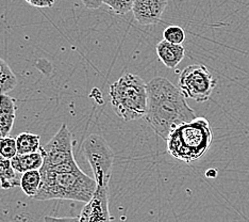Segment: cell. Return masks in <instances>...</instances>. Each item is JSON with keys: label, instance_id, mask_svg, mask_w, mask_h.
<instances>
[{"label": "cell", "instance_id": "cell-1", "mask_svg": "<svg viewBox=\"0 0 249 222\" xmlns=\"http://www.w3.org/2000/svg\"><path fill=\"white\" fill-rule=\"evenodd\" d=\"M144 118L158 136L167 140L177 126L197 117L179 88L166 78L156 77L147 83V110Z\"/></svg>", "mask_w": 249, "mask_h": 222}, {"label": "cell", "instance_id": "cell-2", "mask_svg": "<svg viewBox=\"0 0 249 222\" xmlns=\"http://www.w3.org/2000/svg\"><path fill=\"white\" fill-rule=\"evenodd\" d=\"M41 187L33 199L38 201L71 200L88 203L97 189L95 179L79 168L64 172L41 171Z\"/></svg>", "mask_w": 249, "mask_h": 222}, {"label": "cell", "instance_id": "cell-3", "mask_svg": "<svg viewBox=\"0 0 249 222\" xmlns=\"http://www.w3.org/2000/svg\"><path fill=\"white\" fill-rule=\"evenodd\" d=\"M166 141L169 155L191 163L200 159L210 149L213 133L207 119L195 118L175 128Z\"/></svg>", "mask_w": 249, "mask_h": 222}, {"label": "cell", "instance_id": "cell-4", "mask_svg": "<svg viewBox=\"0 0 249 222\" xmlns=\"http://www.w3.org/2000/svg\"><path fill=\"white\" fill-rule=\"evenodd\" d=\"M111 105L126 122L144 118L147 110V83L134 74H126L110 85Z\"/></svg>", "mask_w": 249, "mask_h": 222}, {"label": "cell", "instance_id": "cell-5", "mask_svg": "<svg viewBox=\"0 0 249 222\" xmlns=\"http://www.w3.org/2000/svg\"><path fill=\"white\" fill-rule=\"evenodd\" d=\"M39 152L43 156V166L39 171L64 172L79 169L73 157L71 134L66 124H62L59 132Z\"/></svg>", "mask_w": 249, "mask_h": 222}, {"label": "cell", "instance_id": "cell-6", "mask_svg": "<svg viewBox=\"0 0 249 222\" xmlns=\"http://www.w3.org/2000/svg\"><path fill=\"white\" fill-rule=\"evenodd\" d=\"M82 150L98 186H109L114 161V153L103 137L97 134L89 135L83 141Z\"/></svg>", "mask_w": 249, "mask_h": 222}, {"label": "cell", "instance_id": "cell-7", "mask_svg": "<svg viewBox=\"0 0 249 222\" xmlns=\"http://www.w3.org/2000/svg\"><path fill=\"white\" fill-rule=\"evenodd\" d=\"M216 84V78L207 66L193 64L181 72L178 88L185 99L194 100L197 102H205L210 99Z\"/></svg>", "mask_w": 249, "mask_h": 222}, {"label": "cell", "instance_id": "cell-8", "mask_svg": "<svg viewBox=\"0 0 249 222\" xmlns=\"http://www.w3.org/2000/svg\"><path fill=\"white\" fill-rule=\"evenodd\" d=\"M79 217L81 222H111L107 187L97 185L92 200L86 203Z\"/></svg>", "mask_w": 249, "mask_h": 222}, {"label": "cell", "instance_id": "cell-9", "mask_svg": "<svg viewBox=\"0 0 249 222\" xmlns=\"http://www.w3.org/2000/svg\"><path fill=\"white\" fill-rule=\"evenodd\" d=\"M168 0H134L132 12L135 20L144 26L157 25L166 9Z\"/></svg>", "mask_w": 249, "mask_h": 222}, {"label": "cell", "instance_id": "cell-10", "mask_svg": "<svg viewBox=\"0 0 249 222\" xmlns=\"http://www.w3.org/2000/svg\"><path fill=\"white\" fill-rule=\"evenodd\" d=\"M156 50L160 61L168 68H176L185 56V49L182 44H174L165 40L158 43Z\"/></svg>", "mask_w": 249, "mask_h": 222}, {"label": "cell", "instance_id": "cell-11", "mask_svg": "<svg viewBox=\"0 0 249 222\" xmlns=\"http://www.w3.org/2000/svg\"><path fill=\"white\" fill-rule=\"evenodd\" d=\"M15 118V101L7 94H0V138L10 136Z\"/></svg>", "mask_w": 249, "mask_h": 222}, {"label": "cell", "instance_id": "cell-12", "mask_svg": "<svg viewBox=\"0 0 249 222\" xmlns=\"http://www.w3.org/2000/svg\"><path fill=\"white\" fill-rule=\"evenodd\" d=\"M11 164L18 173H25L27 171L39 170L43 166V156L41 152L30 154H18L11 159Z\"/></svg>", "mask_w": 249, "mask_h": 222}, {"label": "cell", "instance_id": "cell-13", "mask_svg": "<svg viewBox=\"0 0 249 222\" xmlns=\"http://www.w3.org/2000/svg\"><path fill=\"white\" fill-rule=\"evenodd\" d=\"M42 183V174L39 170H31L22 173L20 178V188L27 197L35 198Z\"/></svg>", "mask_w": 249, "mask_h": 222}, {"label": "cell", "instance_id": "cell-14", "mask_svg": "<svg viewBox=\"0 0 249 222\" xmlns=\"http://www.w3.org/2000/svg\"><path fill=\"white\" fill-rule=\"evenodd\" d=\"M0 186L3 189L20 186V180L16 179L15 170L11 164V161L1 155H0Z\"/></svg>", "mask_w": 249, "mask_h": 222}, {"label": "cell", "instance_id": "cell-15", "mask_svg": "<svg viewBox=\"0 0 249 222\" xmlns=\"http://www.w3.org/2000/svg\"><path fill=\"white\" fill-rule=\"evenodd\" d=\"M18 154L37 153L41 150V138L38 135L31 133H22L16 137Z\"/></svg>", "mask_w": 249, "mask_h": 222}, {"label": "cell", "instance_id": "cell-16", "mask_svg": "<svg viewBox=\"0 0 249 222\" xmlns=\"http://www.w3.org/2000/svg\"><path fill=\"white\" fill-rule=\"evenodd\" d=\"M18 81L14 73L2 58H0V94H7L12 91Z\"/></svg>", "mask_w": 249, "mask_h": 222}, {"label": "cell", "instance_id": "cell-17", "mask_svg": "<svg viewBox=\"0 0 249 222\" xmlns=\"http://www.w3.org/2000/svg\"><path fill=\"white\" fill-rule=\"evenodd\" d=\"M0 155L7 159H12L18 155V145H16V139L12 137H4L0 138Z\"/></svg>", "mask_w": 249, "mask_h": 222}, {"label": "cell", "instance_id": "cell-18", "mask_svg": "<svg viewBox=\"0 0 249 222\" xmlns=\"http://www.w3.org/2000/svg\"><path fill=\"white\" fill-rule=\"evenodd\" d=\"M163 40L174 44H182L185 41V32L179 26H169L163 32Z\"/></svg>", "mask_w": 249, "mask_h": 222}, {"label": "cell", "instance_id": "cell-19", "mask_svg": "<svg viewBox=\"0 0 249 222\" xmlns=\"http://www.w3.org/2000/svg\"><path fill=\"white\" fill-rule=\"evenodd\" d=\"M104 3L116 14H127L132 11L134 0H104Z\"/></svg>", "mask_w": 249, "mask_h": 222}, {"label": "cell", "instance_id": "cell-20", "mask_svg": "<svg viewBox=\"0 0 249 222\" xmlns=\"http://www.w3.org/2000/svg\"><path fill=\"white\" fill-rule=\"evenodd\" d=\"M26 2L31 4L36 8H53L54 5L55 0H25Z\"/></svg>", "mask_w": 249, "mask_h": 222}, {"label": "cell", "instance_id": "cell-21", "mask_svg": "<svg viewBox=\"0 0 249 222\" xmlns=\"http://www.w3.org/2000/svg\"><path fill=\"white\" fill-rule=\"evenodd\" d=\"M44 222H81L80 217H63V218H56V217H47L44 218Z\"/></svg>", "mask_w": 249, "mask_h": 222}, {"label": "cell", "instance_id": "cell-22", "mask_svg": "<svg viewBox=\"0 0 249 222\" xmlns=\"http://www.w3.org/2000/svg\"><path fill=\"white\" fill-rule=\"evenodd\" d=\"M81 1L87 8L93 10L100 8L101 4L104 3V0H81Z\"/></svg>", "mask_w": 249, "mask_h": 222}, {"label": "cell", "instance_id": "cell-23", "mask_svg": "<svg viewBox=\"0 0 249 222\" xmlns=\"http://www.w3.org/2000/svg\"><path fill=\"white\" fill-rule=\"evenodd\" d=\"M206 175L208 176V178H215V176L217 175V170H214V169H210V170H208L207 171V173H206Z\"/></svg>", "mask_w": 249, "mask_h": 222}]
</instances>
